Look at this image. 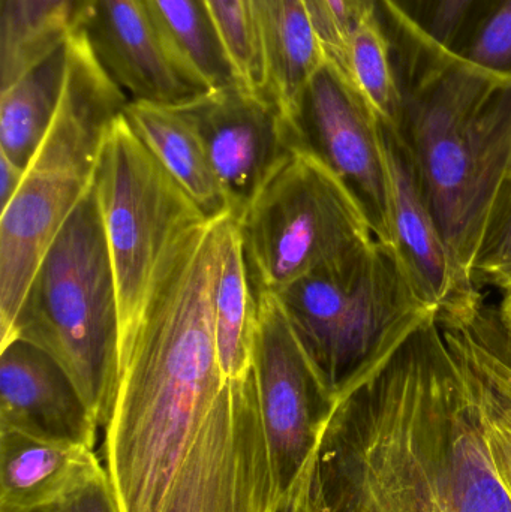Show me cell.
<instances>
[{
    "instance_id": "obj_27",
    "label": "cell",
    "mask_w": 511,
    "mask_h": 512,
    "mask_svg": "<svg viewBox=\"0 0 511 512\" xmlns=\"http://www.w3.org/2000/svg\"><path fill=\"white\" fill-rule=\"evenodd\" d=\"M326 63L348 80L354 33L375 12L380 0H303Z\"/></svg>"
},
{
    "instance_id": "obj_35",
    "label": "cell",
    "mask_w": 511,
    "mask_h": 512,
    "mask_svg": "<svg viewBox=\"0 0 511 512\" xmlns=\"http://www.w3.org/2000/svg\"><path fill=\"white\" fill-rule=\"evenodd\" d=\"M35 512H54V510H47V511H35Z\"/></svg>"
},
{
    "instance_id": "obj_4",
    "label": "cell",
    "mask_w": 511,
    "mask_h": 512,
    "mask_svg": "<svg viewBox=\"0 0 511 512\" xmlns=\"http://www.w3.org/2000/svg\"><path fill=\"white\" fill-rule=\"evenodd\" d=\"M128 98L83 32L69 38L59 110L0 219V340L14 325L33 274L95 176L102 143Z\"/></svg>"
},
{
    "instance_id": "obj_2",
    "label": "cell",
    "mask_w": 511,
    "mask_h": 512,
    "mask_svg": "<svg viewBox=\"0 0 511 512\" xmlns=\"http://www.w3.org/2000/svg\"><path fill=\"white\" fill-rule=\"evenodd\" d=\"M231 216L203 222L162 265L105 429L120 512H162L174 475L225 387L213 298Z\"/></svg>"
},
{
    "instance_id": "obj_33",
    "label": "cell",
    "mask_w": 511,
    "mask_h": 512,
    "mask_svg": "<svg viewBox=\"0 0 511 512\" xmlns=\"http://www.w3.org/2000/svg\"><path fill=\"white\" fill-rule=\"evenodd\" d=\"M498 312H500L501 321H503L511 339V291L504 292L503 301L498 307Z\"/></svg>"
},
{
    "instance_id": "obj_16",
    "label": "cell",
    "mask_w": 511,
    "mask_h": 512,
    "mask_svg": "<svg viewBox=\"0 0 511 512\" xmlns=\"http://www.w3.org/2000/svg\"><path fill=\"white\" fill-rule=\"evenodd\" d=\"M99 465L86 445L0 430V512L56 510Z\"/></svg>"
},
{
    "instance_id": "obj_20",
    "label": "cell",
    "mask_w": 511,
    "mask_h": 512,
    "mask_svg": "<svg viewBox=\"0 0 511 512\" xmlns=\"http://www.w3.org/2000/svg\"><path fill=\"white\" fill-rule=\"evenodd\" d=\"M96 0H0V89L83 30Z\"/></svg>"
},
{
    "instance_id": "obj_7",
    "label": "cell",
    "mask_w": 511,
    "mask_h": 512,
    "mask_svg": "<svg viewBox=\"0 0 511 512\" xmlns=\"http://www.w3.org/2000/svg\"><path fill=\"white\" fill-rule=\"evenodd\" d=\"M93 189L116 277L123 369L162 265L185 234L210 219L141 143L123 114L102 143Z\"/></svg>"
},
{
    "instance_id": "obj_23",
    "label": "cell",
    "mask_w": 511,
    "mask_h": 512,
    "mask_svg": "<svg viewBox=\"0 0 511 512\" xmlns=\"http://www.w3.org/2000/svg\"><path fill=\"white\" fill-rule=\"evenodd\" d=\"M348 81L362 93L381 122L398 129L402 90L396 71L392 38L383 12H375L354 33L350 45Z\"/></svg>"
},
{
    "instance_id": "obj_14",
    "label": "cell",
    "mask_w": 511,
    "mask_h": 512,
    "mask_svg": "<svg viewBox=\"0 0 511 512\" xmlns=\"http://www.w3.org/2000/svg\"><path fill=\"white\" fill-rule=\"evenodd\" d=\"M98 423L56 358L21 339L2 342L0 430L95 448Z\"/></svg>"
},
{
    "instance_id": "obj_9",
    "label": "cell",
    "mask_w": 511,
    "mask_h": 512,
    "mask_svg": "<svg viewBox=\"0 0 511 512\" xmlns=\"http://www.w3.org/2000/svg\"><path fill=\"white\" fill-rule=\"evenodd\" d=\"M254 370L228 381L180 463L162 512H276Z\"/></svg>"
},
{
    "instance_id": "obj_10",
    "label": "cell",
    "mask_w": 511,
    "mask_h": 512,
    "mask_svg": "<svg viewBox=\"0 0 511 512\" xmlns=\"http://www.w3.org/2000/svg\"><path fill=\"white\" fill-rule=\"evenodd\" d=\"M285 117L294 152L323 164L356 201L375 239L393 246L383 122L362 93L326 63Z\"/></svg>"
},
{
    "instance_id": "obj_15",
    "label": "cell",
    "mask_w": 511,
    "mask_h": 512,
    "mask_svg": "<svg viewBox=\"0 0 511 512\" xmlns=\"http://www.w3.org/2000/svg\"><path fill=\"white\" fill-rule=\"evenodd\" d=\"M392 182L393 248L420 297L437 315H459L483 300L461 282L437 221L423 195L416 168L395 129L383 123Z\"/></svg>"
},
{
    "instance_id": "obj_19",
    "label": "cell",
    "mask_w": 511,
    "mask_h": 512,
    "mask_svg": "<svg viewBox=\"0 0 511 512\" xmlns=\"http://www.w3.org/2000/svg\"><path fill=\"white\" fill-rule=\"evenodd\" d=\"M69 41L0 89V153L27 170L59 110L68 75Z\"/></svg>"
},
{
    "instance_id": "obj_12",
    "label": "cell",
    "mask_w": 511,
    "mask_h": 512,
    "mask_svg": "<svg viewBox=\"0 0 511 512\" xmlns=\"http://www.w3.org/2000/svg\"><path fill=\"white\" fill-rule=\"evenodd\" d=\"M180 111L203 141L237 222L294 155L281 108L240 83L209 90Z\"/></svg>"
},
{
    "instance_id": "obj_1",
    "label": "cell",
    "mask_w": 511,
    "mask_h": 512,
    "mask_svg": "<svg viewBox=\"0 0 511 512\" xmlns=\"http://www.w3.org/2000/svg\"><path fill=\"white\" fill-rule=\"evenodd\" d=\"M314 472L329 512H511L482 387L437 313L336 397Z\"/></svg>"
},
{
    "instance_id": "obj_26",
    "label": "cell",
    "mask_w": 511,
    "mask_h": 512,
    "mask_svg": "<svg viewBox=\"0 0 511 512\" xmlns=\"http://www.w3.org/2000/svg\"><path fill=\"white\" fill-rule=\"evenodd\" d=\"M236 69L240 84L267 96L266 72L252 17L251 0H204ZM272 101V99H270ZM273 102V101H272Z\"/></svg>"
},
{
    "instance_id": "obj_17",
    "label": "cell",
    "mask_w": 511,
    "mask_h": 512,
    "mask_svg": "<svg viewBox=\"0 0 511 512\" xmlns=\"http://www.w3.org/2000/svg\"><path fill=\"white\" fill-rule=\"evenodd\" d=\"M123 116L141 143L207 219L231 216L203 141L179 108L129 101Z\"/></svg>"
},
{
    "instance_id": "obj_24",
    "label": "cell",
    "mask_w": 511,
    "mask_h": 512,
    "mask_svg": "<svg viewBox=\"0 0 511 512\" xmlns=\"http://www.w3.org/2000/svg\"><path fill=\"white\" fill-rule=\"evenodd\" d=\"M381 8L417 41L453 54L486 0H380Z\"/></svg>"
},
{
    "instance_id": "obj_29",
    "label": "cell",
    "mask_w": 511,
    "mask_h": 512,
    "mask_svg": "<svg viewBox=\"0 0 511 512\" xmlns=\"http://www.w3.org/2000/svg\"><path fill=\"white\" fill-rule=\"evenodd\" d=\"M54 512H120L104 465L90 472L60 501Z\"/></svg>"
},
{
    "instance_id": "obj_31",
    "label": "cell",
    "mask_w": 511,
    "mask_h": 512,
    "mask_svg": "<svg viewBox=\"0 0 511 512\" xmlns=\"http://www.w3.org/2000/svg\"><path fill=\"white\" fill-rule=\"evenodd\" d=\"M26 170L12 164L5 155L0 153V207L2 210L11 203L23 183Z\"/></svg>"
},
{
    "instance_id": "obj_11",
    "label": "cell",
    "mask_w": 511,
    "mask_h": 512,
    "mask_svg": "<svg viewBox=\"0 0 511 512\" xmlns=\"http://www.w3.org/2000/svg\"><path fill=\"white\" fill-rule=\"evenodd\" d=\"M252 370L279 498L317 451L335 396L297 342L275 294L258 292Z\"/></svg>"
},
{
    "instance_id": "obj_28",
    "label": "cell",
    "mask_w": 511,
    "mask_h": 512,
    "mask_svg": "<svg viewBox=\"0 0 511 512\" xmlns=\"http://www.w3.org/2000/svg\"><path fill=\"white\" fill-rule=\"evenodd\" d=\"M474 282L511 291V200L492 222L474 264Z\"/></svg>"
},
{
    "instance_id": "obj_25",
    "label": "cell",
    "mask_w": 511,
    "mask_h": 512,
    "mask_svg": "<svg viewBox=\"0 0 511 512\" xmlns=\"http://www.w3.org/2000/svg\"><path fill=\"white\" fill-rule=\"evenodd\" d=\"M453 56L511 80V0H486L459 39Z\"/></svg>"
},
{
    "instance_id": "obj_34",
    "label": "cell",
    "mask_w": 511,
    "mask_h": 512,
    "mask_svg": "<svg viewBox=\"0 0 511 512\" xmlns=\"http://www.w3.org/2000/svg\"><path fill=\"white\" fill-rule=\"evenodd\" d=\"M510 200H511V165H510L509 177H507L506 188H504L503 197H501L500 206H498L497 213L500 212V210L503 209V207L506 206V204L509 203ZM497 213H495V216H497ZM492 222H494V221H492Z\"/></svg>"
},
{
    "instance_id": "obj_21",
    "label": "cell",
    "mask_w": 511,
    "mask_h": 512,
    "mask_svg": "<svg viewBox=\"0 0 511 512\" xmlns=\"http://www.w3.org/2000/svg\"><path fill=\"white\" fill-rule=\"evenodd\" d=\"M257 298L249 279L239 224L233 219L222 252L213 298L216 351L225 381L252 369Z\"/></svg>"
},
{
    "instance_id": "obj_22",
    "label": "cell",
    "mask_w": 511,
    "mask_h": 512,
    "mask_svg": "<svg viewBox=\"0 0 511 512\" xmlns=\"http://www.w3.org/2000/svg\"><path fill=\"white\" fill-rule=\"evenodd\" d=\"M174 56L204 90L240 83L204 0H144Z\"/></svg>"
},
{
    "instance_id": "obj_32",
    "label": "cell",
    "mask_w": 511,
    "mask_h": 512,
    "mask_svg": "<svg viewBox=\"0 0 511 512\" xmlns=\"http://www.w3.org/2000/svg\"><path fill=\"white\" fill-rule=\"evenodd\" d=\"M500 352L504 367H506L507 376H509L511 382V339L506 327H504L503 321H501L500 331Z\"/></svg>"
},
{
    "instance_id": "obj_3",
    "label": "cell",
    "mask_w": 511,
    "mask_h": 512,
    "mask_svg": "<svg viewBox=\"0 0 511 512\" xmlns=\"http://www.w3.org/2000/svg\"><path fill=\"white\" fill-rule=\"evenodd\" d=\"M402 90L398 132L459 279L474 264L511 165V80L426 47L387 21Z\"/></svg>"
},
{
    "instance_id": "obj_13",
    "label": "cell",
    "mask_w": 511,
    "mask_h": 512,
    "mask_svg": "<svg viewBox=\"0 0 511 512\" xmlns=\"http://www.w3.org/2000/svg\"><path fill=\"white\" fill-rule=\"evenodd\" d=\"M81 32L131 101L180 107L209 92L180 65L144 0H96Z\"/></svg>"
},
{
    "instance_id": "obj_6",
    "label": "cell",
    "mask_w": 511,
    "mask_h": 512,
    "mask_svg": "<svg viewBox=\"0 0 511 512\" xmlns=\"http://www.w3.org/2000/svg\"><path fill=\"white\" fill-rule=\"evenodd\" d=\"M297 342L336 397L377 369L437 310L393 246L368 248L275 292Z\"/></svg>"
},
{
    "instance_id": "obj_5",
    "label": "cell",
    "mask_w": 511,
    "mask_h": 512,
    "mask_svg": "<svg viewBox=\"0 0 511 512\" xmlns=\"http://www.w3.org/2000/svg\"><path fill=\"white\" fill-rule=\"evenodd\" d=\"M9 337H21L56 358L98 426H107L122 372L120 310L93 183L33 274L2 342Z\"/></svg>"
},
{
    "instance_id": "obj_30",
    "label": "cell",
    "mask_w": 511,
    "mask_h": 512,
    "mask_svg": "<svg viewBox=\"0 0 511 512\" xmlns=\"http://www.w3.org/2000/svg\"><path fill=\"white\" fill-rule=\"evenodd\" d=\"M314 456L290 492L279 498L276 512H329L315 483Z\"/></svg>"
},
{
    "instance_id": "obj_8",
    "label": "cell",
    "mask_w": 511,
    "mask_h": 512,
    "mask_svg": "<svg viewBox=\"0 0 511 512\" xmlns=\"http://www.w3.org/2000/svg\"><path fill=\"white\" fill-rule=\"evenodd\" d=\"M237 224L254 294H275L377 240L347 189L302 152H294Z\"/></svg>"
},
{
    "instance_id": "obj_18",
    "label": "cell",
    "mask_w": 511,
    "mask_h": 512,
    "mask_svg": "<svg viewBox=\"0 0 511 512\" xmlns=\"http://www.w3.org/2000/svg\"><path fill=\"white\" fill-rule=\"evenodd\" d=\"M251 5L267 96L287 116L326 57L303 0H251Z\"/></svg>"
}]
</instances>
